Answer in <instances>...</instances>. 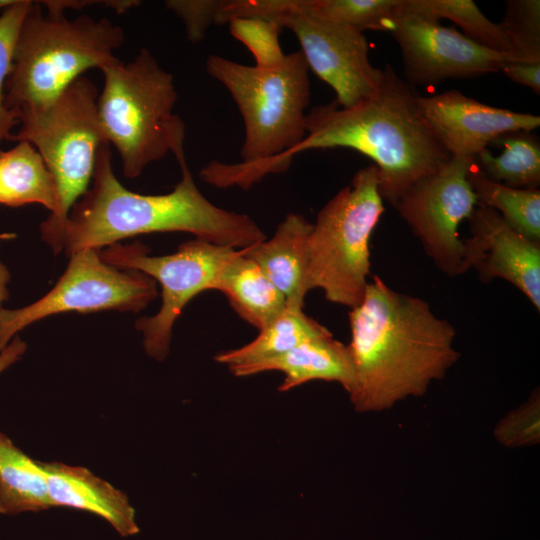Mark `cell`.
I'll return each instance as SVG.
<instances>
[{"mask_svg":"<svg viewBox=\"0 0 540 540\" xmlns=\"http://www.w3.org/2000/svg\"><path fill=\"white\" fill-rule=\"evenodd\" d=\"M97 98L103 139L120 157L123 175L136 178L151 163L184 151L185 125L174 113L178 94L171 73L142 48L130 62L101 69Z\"/></svg>","mask_w":540,"mask_h":540,"instance_id":"6","label":"cell"},{"mask_svg":"<svg viewBox=\"0 0 540 540\" xmlns=\"http://www.w3.org/2000/svg\"><path fill=\"white\" fill-rule=\"evenodd\" d=\"M490 145L502 152L494 155L489 148L475 157L477 168L490 180L519 189L538 188L540 184V140L532 131L507 132Z\"/></svg>","mask_w":540,"mask_h":540,"instance_id":"23","label":"cell"},{"mask_svg":"<svg viewBox=\"0 0 540 540\" xmlns=\"http://www.w3.org/2000/svg\"><path fill=\"white\" fill-rule=\"evenodd\" d=\"M205 66L236 103L245 137L242 162L211 161L201 169V179L217 188L247 190L267 174L286 171V156L306 136L311 87L302 53L286 54L274 68L243 65L215 54L208 56Z\"/></svg>","mask_w":540,"mask_h":540,"instance_id":"4","label":"cell"},{"mask_svg":"<svg viewBox=\"0 0 540 540\" xmlns=\"http://www.w3.org/2000/svg\"><path fill=\"white\" fill-rule=\"evenodd\" d=\"M124 41L123 28L107 18L68 19L57 9L44 13L32 1L14 46L6 106L18 115L49 105L85 71L118 61L114 51Z\"/></svg>","mask_w":540,"mask_h":540,"instance_id":"5","label":"cell"},{"mask_svg":"<svg viewBox=\"0 0 540 540\" xmlns=\"http://www.w3.org/2000/svg\"><path fill=\"white\" fill-rule=\"evenodd\" d=\"M31 3L29 0H13L0 13V147L3 141L11 140L12 130L18 125L17 113L5 103V86L11 71L17 34Z\"/></svg>","mask_w":540,"mask_h":540,"instance_id":"28","label":"cell"},{"mask_svg":"<svg viewBox=\"0 0 540 540\" xmlns=\"http://www.w3.org/2000/svg\"><path fill=\"white\" fill-rule=\"evenodd\" d=\"M229 370L238 377L280 371L284 374L278 387L280 392L314 380L338 382L348 392L353 383V366L348 346L333 336L309 340L281 355L232 366Z\"/></svg>","mask_w":540,"mask_h":540,"instance_id":"18","label":"cell"},{"mask_svg":"<svg viewBox=\"0 0 540 540\" xmlns=\"http://www.w3.org/2000/svg\"><path fill=\"white\" fill-rule=\"evenodd\" d=\"M401 0H297L298 7L319 19L364 30L389 31Z\"/></svg>","mask_w":540,"mask_h":540,"instance_id":"26","label":"cell"},{"mask_svg":"<svg viewBox=\"0 0 540 540\" xmlns=\"http://www.w3.org/2000/svg\"><path fill=\"white\" fill-rule=\"evenodd\" d=\"M175 158L181 179L171 192L138 194L116 178L110 145L102 143L92 186L74 204L66 219L63 250L70 256L83 249L100 250L124 238L155 232H187L196 239L235 249L266 239L262 229L248 215L220 208L201 193L184 151Z\"/></svg>","mask_w":540,"mask_h":540,"instance_id":"2","label":"cell"},{"mask_svg":"<svg viewBox=\"0 0 540 540\" xmlns=\"http://www.w3.org/2000/svg\"><path fill=\"white\" fill-rule=\"evenodd\" d=\"M391 33L412 86L479 77L500 72L506 62H519L514 55L485 48L453 27L400 8Z\"/></svg>","mask_w":540,"mask_h":540,"instance_id":"13","label":"cell"},{"mask_svg":"<svg viewBox=\"0 0 540 540\" xmlns=\"http://www.w3.org/2000/svg\"><path fill=\"white\" fill-rule=\"evenodd\" d=\"M474 157L452 156L439 171L418 179L395 206L435 266L448 277L466 273L459 225L477 207L468 180Z\"/></svg>","mask_w":540,"mask_h":540,"instance_id":"12","label":"cell"},{"mask_svg":"<svg viewBox=\"0 0 540 540\" xmlns=\"http://www.w3.org/2000/svg\"><path fill=\"white\" fill-rule=\"evenodd\" d=\"M310 223L299 213H288L270 239L244 248L266 277L284 295L287 306L303 309L307 294Z\"/></svg>","mask_w":540,"mask_h":540,"instance_id":"17","label":"cell"},{"mask_svg":"<svg viewBox=\"0 0 540 540\" xmlns=\"http://www.w3.org/2000/svg\"><path fill=\"white\" fill-rule=\"evenodd\" d=\"M69 257L67 269L42 298L21 308H0V352L18 332L50 315L70 311L139 312L158 295L153 278L105 262L100 250L83 249Z\"/></svg>","mask_w":540,"mask_h":540,"instance_id":"11","label":"cell"},{"mask_svg":"<svg viewBox=\"0 0 540 540\" xmlns=\"http://www.w3.org/2000/svg\"><path fill=\"white\" fill-rule=\"evenodd\" d=\"M378 169L358 170L318 212L308 238V290L319 288L332 303L356 307L370 275V239L382 214Z\"/></svg>","mask_w":540,"mask_h":540,"instance_id":"8","label":"cell"},{"mask_svg":"<svg viewBox=\"0 0 540 540\" xmlns=\"http://www.w3.org/2000/svg\"><path fill=\"white\" fill-rule=\"evenodd\" d=\"M539 419L540 396L537 389L523 404L497 423L495 438L507 448L535 445L540 439Z\"/></svg>","mask_w":540,"mask_h":540,"instance_id":"30","label":"cell"},{"mask_svg":"<svg viewBox=\"0 0 540 540\" xmlns=\"http://www.w3.org/2000/svg\"><path fill=\"white\" fill-rule=\"evenodd\" d=\"M501 72L511 81L526 86L540 94V63L506 62Z\"/></svg>","mask_w":540,"mask_h":540,"instance_id":"32","label":"cell"},{"mask_svg":"<svg viewBox=\"0 0 540 540\" xmlns=\"http://www.w3.org/2000/svg\"><path fill=\"white\" fill-rule=\"evenodd\" d=\"M10 281V273L8 268L0 260V308L9 296L8 283Z\"/></svg>","mask_w":540,"mask_h":540,"instance_id":"34","label":"cell"},{"mask_svg":"<svg viewBox=\"0 0 540 540\" xmlns=\"http://www.w3.org/2000/svg\"><path fill=\"white\" fill-rule=\"evenodd\" d=\"M399 8L437 21L451 20L477 44L514 55L500 24L489 20L472 0H401Z\"/></svg>","mask_w":540,"mask_h":540,"instance_id":"25","label":"cell"},{"mask_svg":"<svg viewBox=\"0 0 540 540\" xmlns=\"http://www.w3.org/2000/svg\"><path fill=\"white\" fill-rule=\"evenodd\" d=\"M53 507H69L106 520L123 537L139 532L127 495L81 466L41 462Z\"/></svg>","mask_w":540,"mask_h":540,"instance_id":"16","label":"cell"},{"mask_svg":"<svg viewBox=\"0 0 540 540\" xmlns=\"http://www.w3.org/2000/svg\"><path fill=\"white\" fill-rule=\"evenodd\" d=\"M432 132L451 156L475 157L499 136L512 131H533L540 117L484 104L459 90L417 98Z\"/></svg>","mask_w":540,"mask_h":540,"instance_id":"15","label":"cell"},{"mask_svg":"<svg viewBox=\"0 0 540 540\" xmlns=\"http://www.w3.org/2000/svg\"><path fill=\"white\" fill-rule=\"evenodd\" d=\"M226 21L254 17L291 30L298 39L309 70L336 93L335 101L351 107L379 87L382 69L369 59V44L363 32L314 17L302 11L297 0H227Z\"/></svg>","mask_w":540,"mask_h":540,"instance_id":"9","label":"cell"},{"mask_svg":"<svg viewBox=\"0 0 540 540\" xmlns=\"http://www.w3.org/2000/svg\"><path fill=\"white\" fill-rule=\"evenodd\" d=\"M464 240L466 272L471 268L489 283L495 278L515 286L540 311V242L512 229L493 209L477 206Z\"/></svg>","mask_w":540,"mask_h":540,"instance_id":"14","label":"cell"},{"mask_svg":"<svg viewBox=\"0 0 540 540\" xmlns=\"http://www.w3.org/2000/svg\"><path fill=\"white\" fill-rule=\"evenodd\" d=\"M333 336L303 309L287 307L259 330L257 337L242 347L220 352L216 362L232 367L281 355L297 345Z\"/></svg>","mask_w":540,"mask_h":540,"instance_id":"22","label":"cell"},{"mask_svg":"<svg viewBox=\"0 0 540 540\" xmlns=\"http://www.w3.org/2000/svg\"><path fill=\"white\" fill-rule=\"evenodd\" d=\"M468 180L477 206L495 210L502 219L524 237L540 242V190L519 189L488 179L475 165Z\"/></svg>","mask_w":540,"mask_h":540,"instance_id":"24","label":"cell"},{"mask_svg":"<svg viewBox=\"0 0 540 540\" xmlns=\"http://www.w3.org/2000/svg\"><path fill=\"white\" fill-rule=\"evenodd\" d=\"M239 250L195 238L180 244L175 253L163 256L149 255L148 248L140 242L116 243L100 251L105 262L143 272L161 286L160 310L135 324L151 358L163 361L167 357L174 323L185 305L199 293L215 290L223 268Z\"/></svg>","mask_w":540,"mask_h":540,"instance_id":"10","label":"cell"},{"mask_svg":"<svg viewBox=\"0 0 540 540\" xmlns=\"http://www.w3.org/2000/svg\"><path fill=\"white\" fill-rule=\"evenodd\" d=\"M51 507L41 462L0 432V514L39 512Z\"/></svg>","mask_w":540,"mask_h":540,"instance_id":"21","label":"cell"},{"mask_svg":"<svg viewBox=\"0 0 540 540\" xmlns=\"http://www.w3.org/2000/svg\"><path fill=\"white\" fill-rule=\"evenodd\" d=\"M215 290L224 293L233 310L258 330L288 307L284 295L259 266L244 255V249L225 265Z\"/></svg>","mask_w":540,"mask_h":540,"instance_id":"19","label":"cell"},{"mask_svg":"<svg viewBox=\"0 0 540 540\" xmlns=\"http://www.w3.org/2000/svg\"><path fill=\"white\" fill-rule=\"evenodd\" d=\"M56 201L54 179L31 143L19 141L9 150H0V204H39L52 213Z\"/></svg>","mask_w":540,"mask_h":540,"instance_id":"20","label":"cell"},{"mask_svg":"<svg viewBox=\"0 0 540 540\" xmlns=\"http://www.w3.org/2000/svg\"><path fill=\"white\" fill-rule=\"evenodd\" d=\"M418 96L386 65L379 87L357 104L343 108L334 100L307 112L306 136L286 156V169L306 150H356L373 160L381 198L395 208L412 184L442 169L452 157L424 119Z\"/></svg>","mask_w":540,"mask_h":540,"instance_id":"3","label":"cell"},{"mask_svg":"<svg viewBox=\"0 0 540 540\" xmlns=\"http://www.w3.org/2000/svg\"><path fill=\"white\" fill-rule=\"evenodd\" d=\"M519 62L540 63V1L508 0L499 23Z\"/></svg>","mask_w":540,"mask_h":540,"instance_id":"27","label":"cell"},{"mask_svg":"<svg viewBox=\"0 0 540 540\" xmlns=\"http://www.w3.org/2000/svg\"><path fill=\"white\" fill-rule=\"evenodd\" d=\"M348 316L353 383L347 393L358 412L424 395L460 358L454 326L427 301L390 288L378 275Z\"/></svg>","mask_w":540,"mask_h":540,"instance_id":"1","label":"cell"},{"mask_svg":"<svg viewBox=\"0 0 540 540\" xmlns=\"http://www.w3.org/2000/svg\"><path fill=\"white\" fill-rule=\"evenodd\" d=\"M27 344L15 336L11 342L0 352V374L17 362L25 353Z\"/></svg>","mask_w":540,"mask_h":540,"instance_id":"33","label":"cell"},{"mask_svg":"<svg viewBox=\"0 0 540 540\" xmlns=\"http://www.w3.org/2000/svg\"><path fill=\"white\" fill-rule=\"evenodd\" d=\"M229 30L232 36L244 44L255 59V66L274 68L281 65L286 57L279 34L282 29L275 22L254 17L231 20Z\"/></svg>","mask_w":540,"mask_h":540,"instance_id":"29","label":"cell"},{"mask_svg":"<svg viewBox=\"0 0 540 540\" xmlns=\"http://www.w3.org/2000/svg\"><path fill=\"white\" fill-rule=\"evenodd\" d=\"M165 5L182 19L189 41L198 43L216 23L220 0H168Z\"/></svg>","mask_w":540,"mask_h":540,"instance_id":"31","label":"cell"},{"mask_svg":"<svg viewBox=\"0 0 540 540\" xmlns=\"http://www.w3.org/2000/svg\"><path fill=\"white\" fill-rule=\"evenodd\" d=\"M99 92L85 76L72 82L52 103L18 112L13 141L31 143L42 156L56 186V208L40 225L54 253L63 250L62 234L74 204L92 181L103 139L97 114Z\"/></svg>","mask_w":540,"mask_h":540,"instance_id":"7","label":"cell"}]
</instances>
